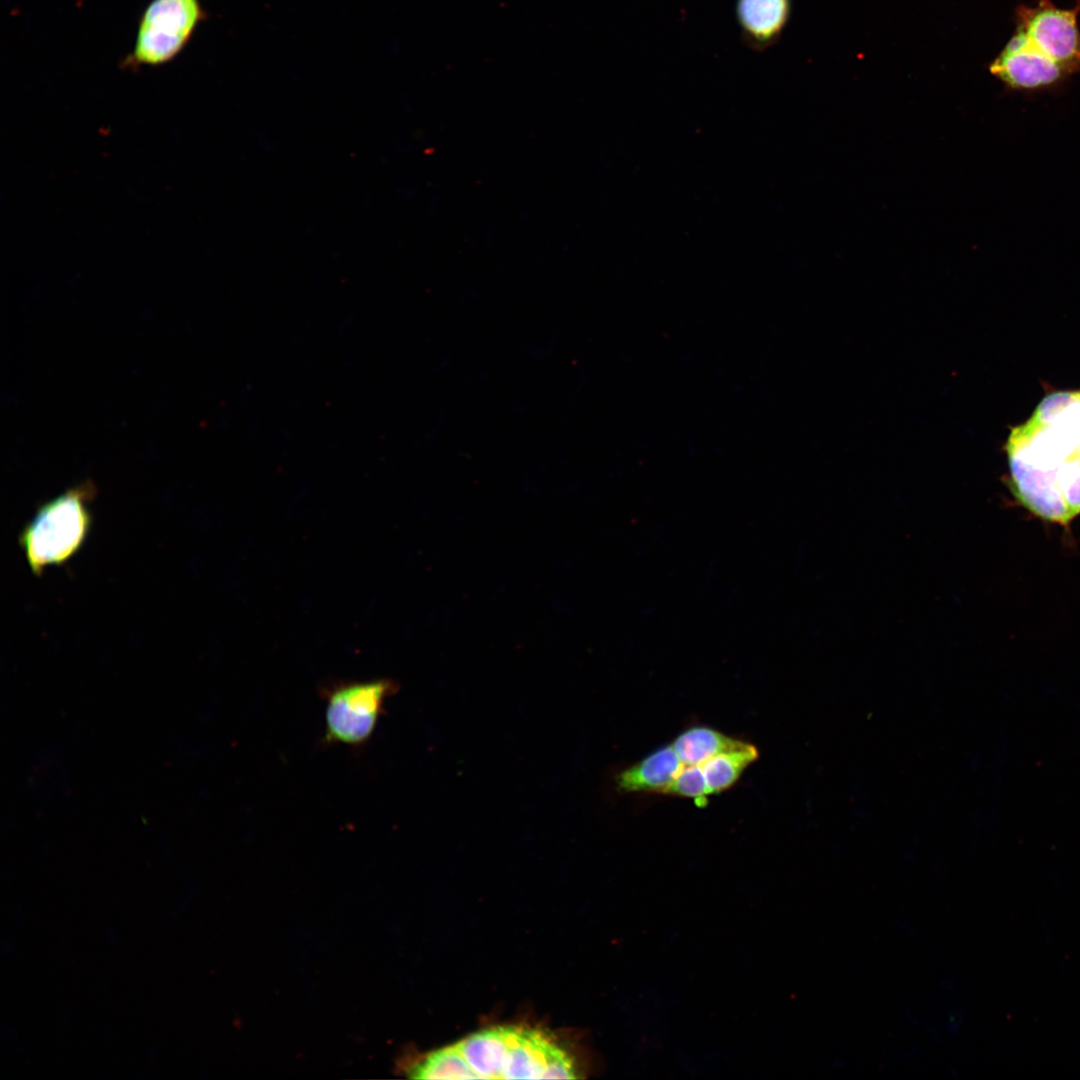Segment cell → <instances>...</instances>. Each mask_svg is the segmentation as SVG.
Listing matches in <instances>:
<instances>
[{
  "instance_id": "cell-2",
  "label": "cell",
  "mask_w": 1080,
  "mask_h": 1080,
  "mask_svg": "<svg viewBox=\"0 0 1080 1080\" xmlns=\"http://www.w3.org/2000/svg\"><path fill=\"white\" fill-rule=\"evenodd\" d=\"M95 486L86 481L42 503L19 534V545L32 573L71 560L85 544L92 527L90 504Z\"/></svg>"
},
{
  "instance_id": "cell-11",
  "label": "cell",
  "mask_w": 1080,
  "mask_h": 1080,
  "mask_svg": "<svg viewBox=\"0 0 1080 1080\" xmlns=\"http://www.w3.org/2000/svg\"><path fill=\"white\" fill-rule=\"evenodd\" d=\"M743 741L705 726L691 727L679 734L672 747L684 765L702 764L711 757L740 746Z\"/></svg>"
},
{
  "instance_id": "cell-9",
  "label": "cell",
  "mask_w": 1080,
  "mask_h": 1080,
  "mask_svg": "<svg viewBox=\"0 0 1080 1080\" xmlns=\"http://www.w3.org/2000/svg\"><path fill=\"white\" fill-rule=\"evenodd\" d=\"M672 745L661 747L616 777L622 792L664 793L683 767Z\"/></svg>"
},
{
  "instance_id": "cell-6",
  "label": "cell",
  "mask_w": 1080,
  "mask_h": 1080,
  "mask_svg": "<svg viewBox=\"0 0 1080 1080\" xmlns=\"http://www.w3.org/2000/svg\"><path fill=\"white\" fill-rule=\"evenodd\" d=\"M507 1053L502 1079H575L572 1059L544 1032L507 1026Z\"/></svg>"
},
{
  "instance_id": "cell-7",
  "label": "cell",
  "mask_w": 1080,
  "mask_h": 1080,
  "mask_svg": "<svg viewBox=\"0 0 1080 1080\" xmlns=\"http://www.w3.org/2000/svg\"><path fill=\"white\" fill-rule=\"evenodd\" d=\"M991 74L1014 89L1049 86L1068 72L1017 30L991 63Z\"/></svg>"
},
{
  "instance_id": "cell-12",
  "label": "cell",
  "mask_w": 1080,
  "mask_h": 1080,
  "mask_svg": "<svg viewBox=\"0 0 1080 1080\" xmlns=\"http://www.w3.org/2000/svg\"><path fill=\"white\" fill-rule=\"evenodd\" d=\"M758 756L754 745L743 742L740 746L721 752L702 763L711 794L723 792L734 785Z\"/></svg>"
},
{
  "instance_id": "cell-13",
  "label": "cell",
  "mask_w": 1080,
  "mask_h": 1080,
  "mask_svg": "<svg viewBox=\"0 0 1080 1080\" xmlns=\"http://www.w3.org/2000/svg\"><path fill=\"white\" fill-rule=\"evenodd\" d=\"M406 1072L414 1079H479L455 1044L427 1054L412 1063Z\"/></svg>"
},
{
  "instance_id": "cell-1",
  "label": "cell",
  "mask_w": 1080,
  "mask_h": 1080,
  "mask_svg": "<svg viewBox=\"0 0 1080 1080\" xmlns=\"http://www.w3.org/2000/svg\"><path fill=\"white\" fill-rule=\"evenodd\" d=\"M1014 497L1043 520L1080 514V391L1045 396L1005 444Z\"/></svg>"
},
{
  "instance_id": "cell-14",
  "label": "cell",
  "mask_w": 1080,
  "mask_h": 1080,
  "mask_svg": "<svg viewBox=\"0 0 1080 1080\" xmlns=\"http://www.w3.org/2000/svg\"><path fill=\"white\" fill-rule=\"evenodd\" d=\"M665 794L692 798L698 807H704L711 792L701 764L683 765Z\"/></svg>"
},
{
  "instance_id": "cell-4",
  "label": "cell",
  "mask_w": 1080,
  "mask_h": 1080,
  "mask_svg": "<svg viewBox=\"0 0 1080 1080\" xmlns=\"http://www.w3.org/2000/svg\"><path fill=\"white\" fill-rule=\"evenodd\" d=\"M206 19L200 0H151L139 17L134 46L122 65L135 70L171 62Z\"/></svg>"
},
{
  "instance_id": "cell-5",
  "label": "cell",
  "mask_w": 1080,
  "mask_h": 1080,
  "mask_svg": "<svg viewBox=\"0 0 1080 1080\" xmlns=\"http://www.w3.org/2000/svg\"><path fill=\"white\" fill-rule=\"evenodd\" d=\"M1080 0L1072 9H1061L1050 0L1017 9V30L1068 73L1080 70V31L1077 16Z\"/></svg>"
},
{
  "instance_id": "cell-3",
  "label": "cell",
  "mask_w": 1080,
  "mask_h": 1080,
  "mask_svg": "<svg viewBox=\"0 0 1080 1080\" xmlns=\"http://www.w3.org/2000/svg\"><path fill=\"white\" fill-rule=\"evenodd\" d=\"M391 679L339 681L323 689L326 744L361 747L373 736L386 700L398 691Z\"/></svg>"
},
{
  "instance_id": "cell-8",
  "label": "cell",
  "mask_w": 1080,
  "mask_h": 1080,
  "mask_svg": "<svg viewBox=\"0 0 1080 1080\" xmlns=\"http://www.w3.org/2000/svg\"><path fill=\"white\" fill-rule=\"evenodd\" d=\"M791 13V0H736L735 16L745 42L762 50L782 34Z\"/></svg>"
},
{
  "instance_id": "cell-10",
  "label": "cell",
  "mask_w": 1080,
  "mask_h": 1080,
  "mask_svg": "<svg viewBox=\"0 0 1080 1080\" xmlns=\"http://www.w3.org/2000/svg\"><path fill=\"white\" fill-rule=\"evenodd\" d=\"M479 1079H502L507 1053V1026L488 1028L455 1044Z\"/></svg>"
}]
</instances>
